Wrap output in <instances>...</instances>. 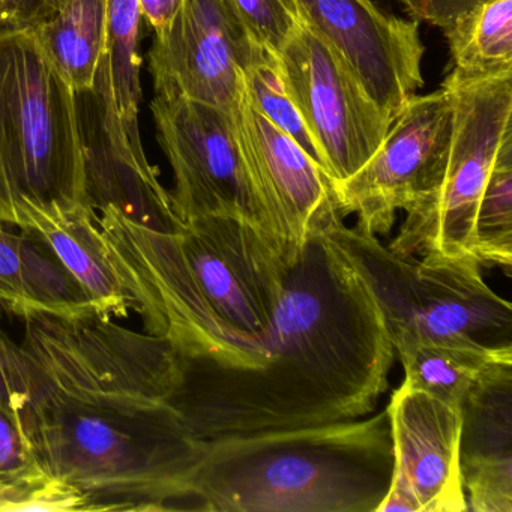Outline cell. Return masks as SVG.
<instances>
[{"label":"cell","instance_id":"cell-8","mask_svg":"<svg viewBox=\"0 0 512 512\" xmlns=\"http://www.w3.org/2000/svg\"><path fill=\"white\" fill-rule=\"evenodd\" d=\"M272 56L319 151L323 172L332 185L346 181L373 157L391 119L341 53L301 17Z\"/></svg>","mask_w":512,"mask_h":512},{"label":"cell","instance_id":"cell-5","mask_svg":"<svg viewBox=\"0 0 512 512\" xmlns=\"http://www.w3.org/2000/svg\"><path fill=\"white\" fill-rule=\"evenodd\" d=\"M55 202L89 206L79 100L37 26H0V223Z\"/></svg>","mask_w":512,"mask_h":512},{"label":"cell","instance_id":"cell-3","mask_svg":"<svg viewBox=\"0 0 512 512\" xmlns=\"http://www.w3.org/2000/svg\"><path fill=\"white\" fill-rule=\"evenodd\" d=\"M392 473L385 407L370 418L208 440L191 497L214 512H377Z\"/></svg>","mask_w":512,"mask_h":512},{"label":"cell","instance_id":"cell-4","mask_svg":"<svg viewBox=\"0 0 512 512\" xmlns=\"http://www.w3.org/2000/svg\"><path fill=\"white\" fill-rule=\"evenodd\" d=\"M22 419L43 472L88 494L101 511H166L169 500L191 497L208 443L173 406L139 412L82 403L50 388L41 373Z\"/></svg>","mask_w":512,"mask_h":512},{"label":"cell","instance_id":"cell-2","mask_svg":"<svg viewBox=\"0 0 512 512\" xmlns=\"http://www.w3.org/2000/svg\"><path fill=\"white\" fill-rule=\"evenodd\" d=\"M146 332L191 358L247 367L268 335L290 262L256 227L230 217L149 229L115 206L98 212Z\"/></svg>","mask_w":512,"mask_h":512},{"label":"cell","instance_id":"cell-12","mask_svg":"<svg viewBox=\"0 0 512 512\" xmlns=\"http://www.w3.org/2000/svg\"><path fill=\"white\" fill-rule=\"evenodd\" d=\"M236 143L269 230L286 262L340 212L331 179L319 164L242 92L230 112Z\"/></svg>","mask_w":512,"mask_h":512},{"label":"cell","instance_id":"cell-30","mask_svg":"<svg viewBox=\"0 0 512 512\" xmlns=\"http://www.w3.org/2000/svg\"><path fill=\"white\" fill-rule=\"evenodd\" d=\"M181 0H140L143 19L154 34H161L169 25Z\"/></svg>","mask_w":512,"mask_h":512},{"label":"cell","instance_id":"cell-20","mask_svg":"<svg viewBox=\"0 0 512 512\" xmlns=\"http://www.w3.org/2000/svg\"><path fill=\"white\" fill-rule=\"evenodd\" d=\"M443 35L455 73L512 76V0H476Z\"/></svg>","mask_w":512,"mask_h":512},{"label":"cell","instance_id":"cell-11","mask_svg":"<svg viewBox=\"0 0 512 512\" xmlns=\"http://www.w3.org/2000/svg\"><path fill=\"white\" fill-rule=\"evenodd\" d=\"M223 0H181L148 53L155 95L232 112L244 71L262 52Z\"/></svg>","mask_w":512,"mask_h":512},{"label":"cell","instance_id":"cell-24","mask_svg":"<svg viewBox=\"0 0 512 512\" xmlns=\"http://www.w3.org/2000/svg\"><path fill=\"white\" fill-rule=\"evenodd\" d=\"M250 37L269 53L278 52L298 22L293 0H223Z\"/></svg>","mask_w":512,"mask_h":512},{"label":"cell","instance_id":"cell-25","mask_svg":"<svg viewBox=\"0 0 512 512\" xmlns=\"http://www.w3.org/2000/svg\"><path fill=\"white\" fill-rule=\"evenodd\" d=\"M40 371L31 353L0 328V407L23 415L34 400Z\"/></svg>","mask_w":512,"mask_h":512},{"label":"cell","instance_id":"cell-13","mask_svg":"<svg viewBox=\"0 0 512 512\" xmlns=\"http://www.w3.org/2000/svg\"><path fill=\"white\" fill-rule=\"evenodd\" d=\"M394 473L377 512H466L460 407L401 383L386 406Z\"/></svg>","mask_w":512,"mask_h":512},{"label":"cell","instance_id":"cell-15","mask_svg":"<svg viewBox=\"0 0 512 512\" xmlns=\"http://www.w3.org/2000/svg\"><path fill=\"white\" fill-rule=\"evenodd\" d=\"M460 413L467 511L512 512V361L485 368Z\"/></svg>","mask_w":512,"mask_h":512},{"label":"cell","instance_id":"cell-22","mask_svg":"<svg viewBox=\"0 0 512 512\" xmlns=\"http://www.w3.org/2000/svg\"><path fill=\"white\" fill-rule=\"evenodd\" d=\"M473 253L482 266L512 269V140L503 146L482 191L473 229Z\"/></svg>","mask_w":512,"mask_h":512},{"label":"cell","instance_id":"cell-17","mask_svg":"<svg viewBox=\"0 0 512 512\" xmlns=\"http://www.w3.org/2000/svg\"><path fill=\"white\" fill-rule=\"evenodd\" d=\"M0 223V305L16 316L95 314L91 299L49 247L28 230Z\"/></svg>","mask_w":512,"mask_h":512},{"label":"cell","instance_id":"cell-6","mask_svg":"<svg viewBox=\"0 0 512 512\" xmlns=\"http://www.w3.org/2000/svg\"><path fill=\"white\" fill-rule=\"evenodd\" d=\"M325 230L373 293L392 346L431 340L512 350L511 302L485 283L478 260L428 265L347 227L340 212Z\"/></svg>","mask_w":512,"mask_h":512},{"label":"cell","instance_id":"cell-26","mask_svg":"<svg viewBox=\"0 0 512 512\" xmlns=\"http://www.w3.org/2000/svg\"><path fill=\"white\" fill-rule=\"evenodd\" d=\"M46 476L35 458L22 415L0 407V479L40 481Z\"/></svg>","mask_w":512,"mask_h":512},{"label":"cell","instance_id":"cell-10","mask_svg":"<svg viewBox=\"0 0 512 512\" xmlns=\"http://www.w3.org/2000/svg\"><path fill=\"white\" fill-rule=\"evenodd\" d=\"M454 127L445 88L415 95L361 170L334 187L343 218L355 214L358 229L388 235L398 211H409L439 184Z\"/></svg>","mask_w":512,"mask_h":512},{"label":"cell","instance_id":"cell-28","mask_svg":"<svg viewBox=\"0 0 512 512\" xmlns=\"http://www.w3.org/2000/svg\"><path fill=\"white\" fill-rule=\"evenodd\" d=\"M46 19V0H0V26H32Z\"/></svg>","mask_w":512,"mask_h":512},{"label":"cell","instance_id":"cell-1","mask_svg":"<svg viewBox=\"0 0 512 512\" xmlns=\"http://www.w3.org/2000/svg\"><path fill=\"white\" fill-rule=\"evenodd\" d=\"M394 356L373 293L323 226L287 266L250 365L181 353L172 404L203 440L352 421L376 409Z\"/></svg>","mask_w":512,"mask_h":512},{"label":"cell","instance_id":"cell-23","mask_svg":"<svg viewBox=\"0 0 512 512\" xmlns=\"http://www.w3.org/2000/svg\"><path fill=\"white\" fill-rule=\"evenodd\" d=\"M244 94L260 115L265 116L278 130L295 140L322 169L319 151L295 103L287 94L274 56L268 50L257 53L256 58L245 68Z\"/></svg>","mask_w":512,"mask_h":512},{"label":"cell","instance_id":"cell-9","mask_svg":"<svg viewBox=\"0 0 512 512\" xmlns=\"http://www.w3.org/2000/svg\"><path fill=\"white\" fill-rule=\"evenodd\" d=\"M151 112L158 145L172 167L173 214L181 221L236 218L274 241L245 170L230 113L161 95L152 100Z\"/></svg>","mask_w":512,"mask_h":512},{"label":"cell","instance_id":"cell-31","mask_svg":"<svg viewBox=\"0 0 512 512\" xmlns=\"http://www.w3.org/2000/svg\"><path fill=\"white\" fill-rule=\"evenodd\" d=\"M67 2L68 0H46V19L56 11L61 10Z\"/></svg>","mask_w":512,"mask_h":512},{"label":"cell","instance_id":"cell-7","mask_svg":"<svg viewBox=\"0 0 512 512\" xmlns=\"http://www.w3.org/2000/svg\"><path fill=\"white\" fill-rule=\"evenodd\" d=\"M511 80L464 77L455 71L445 77L442 88L454 112L445 169L436 188L406 211L388 245L394 253L433 266L478 260L473 229L479 200L503 146L512 140Z\"/></svg>","mask_w":512,"mask_h":512},{"label":"cell","instance_id":"cell-14","mask_svg":"<svg viewBox=\"0 0 512 512\" xmlns=\"http://www.w3.org/2000/svg\"><path fill=\"white\" fill-rule=\"evenodd\" d=\"M355 71L377 106L394 119L424 86L425 47L415 20L389 16L371 0H293Z\"/></svg>","mask_w":512,"mask_h":512},{"label":"cell","instance_id":"cell-19","mask_svg":"<svg viewBox=\"0 0 512 512\" xmlns=\"http://www.w3.org/2000/svg\"><path fill=\"white\" fill-rule=\"evenodd\" d=\"M53 61L77 95L94 91L107 44V0H68L61 10L37 23Z\"/></svg>","mask_w":512,"mask_h":512},{"label":"cell","instance_id":"cell-27","mask_svg":"<svg viewBox=\"0 0 512 512\" xmlns=\"http://www.w3.org/2000/svg\"><path fill=\"white\" fill-rule=\"evenodd\" d=\"M415 22L430 23L445 31L461 14L475 5L476 0H401Z\"/></svg>","mask_w":512,"mask_h":512},{"label":"cell","instance_id":"cell-21","mask_svg":"<svg viewBox=\"0 0 512 512\" xmlns=\"http://www.w3.org/2000/svg\"><path fill=\"white\" fill-rule=\"evenodd\" d=\"M140 0H107V68L116 112L130 142L143 149L139 113L142 103L140 83Z\"/></svg>","mask_w":512,"mask_h":512},{"label":"cell","instance_id":"cell-29","mask_svg":"<svg viewBox=\"0 0 512 512\" xmlns=\"http://www.w3.org/2000/svg\"><path fill=\"white\" fill-rule=\"evenodd\" d=\"M49 476L40 481H4L0 479V511H32L35 493Z\"/></svg>","mask_w":512,"mask_h":512},{"label":"cell","instance_id":"cell-18","mask_svg":"<svg viewBox=\"0 0 512 512\" xmlns=\"http://www.w3.org/2000/svg\"><path fill=\"white\" fill-rule=\"evenodd\" d=\"M404 367L403 385L460 407L473 383L494 362L512 361V350H490L449 341L395 344Z\"/></svg>","mask_w":512,"mask_h":512},{"label":"cell","instance_id":"cell-16","mask_svg":"<svg viewBox=\"0 0 512 512\" xmlns=\"http://www.w3.org/2000/svg\"><path fill=\"white\" fill-rule=\"evenodd\" d=\"M19 230L37 235L91 299L103 319L137 311L136 293L109 239L98 226V214L83 203H25Z\"/></svg>","mask_w":512,"mask_h":512}]
</instances>
